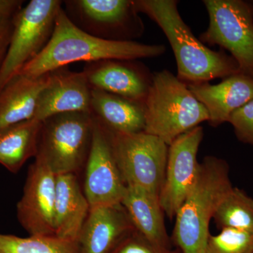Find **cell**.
<instances>
[{
  "mask_svg": "<svg viewBox=\"0 0 253 253\" xmlns=\"http://www.w3.org/2000/svg\"><path fill=\"white\" fill-rule=\"evenodd\" d=\"M166 51L162 44L108 41L92 36L73 23L61 7L49 42L18 74L38 77L80 61L89 63L107 59L154 58Z\"/></svg>",
  "mask_w": 253,
  "mask_h": 253,
  "instance_id": "obj_1",
  "label": "cell"
},
{
  "mask_svg": "<svg viewBox=\"0 0 253 253\" xmlns=\"http://www.w3.org/2000/svg\"><path fill=\"white\" fill-rule=\"evenodd\" d=\"M138 13L147 15L161 28L175 56L177 76L186 84L209 83L239 73L231 55L205 45L193 34L178 11L176 0H135Z\"/></svg>",
  "mask_w": 253,
  "mask_h": 253,
  "instance_id": "obj_2",
  "label": "cell"
},
{
  "mask_svg": "<svg viewBox=\"0 0 253 253\" xmlns=\"http://www.w3.org/2000/svg\"><path fill=\"white\" fill-rule=\"evenodd\" d=\"M233 187L226 161L209 156L200 163L194 185L174 218L172 242L181 253H204L211 221Z\"/></svg>",
  "mask_w": 253,
  "mask_h": 253,
  "instance_id": "obj_3",
  "label": "cell"
},
{
  "mask_svg": "<svg viewBox=\"0 0 253 253\" xmlns=\"http://www.w3.org/2000/svg\"><path fill=\"white\" fill-rule=\"evenodd\" d=\"M144 106V131L160 138L168 146L181 134L208 121L204 105L185 83L168 70L154 73Z\"/></svg>",
  "mask_w": 253,
  "mask_h": 253,
  "instance_id": "obj_4",
  "label": "cell"
},
{
  "mask_svg": "<svg viewBox=\"0 0 253 253\" xmlns=\"http://www.w3.org/2000/svg\"><path fill=\"white\" fill-rule=\"evenodd\" d=\"M94 123L90 112L62 113L44 120L36 159L56 175L77 174L90 151Z\"/></svg>",
  "mask_w": 253,
  "mask_h": 253,
  "instance_id": "obj_5",
  "label": "cell"
},
{
  "mask_svg": "<svg viewBox=\"0 0 253 253\" xmlns=\"http://www.w3.org/2000/svg\"><path fill=\"white\" fill-rule=\"evenodd\" d=\"M62 1L32 0L12 18L9 47L0 68V91L48 44Z\"/></svg>",
  "mask_w": 253,
  "mask_h": 253,
  "instance_id": "obj_6",
  "label": "cell"
},
{
  "mask_svg": "<svg viewBox=\"0 0 253 253\" xmlns=\"http://www.w3.org/2000/svg\"><path fill=\"white\" fill-rule=\"evenodd\" d=\"M209 16L208 29L199 40L231 53L239 73L253 79V10L248 1L204 0Z\"/></svg>",
  "mask_w": 253,
  "mask_h": 253,
  "instance_id": "obj_7",
  "label": "cell"
},
{
  "mask_svg": "<svg viewBox=\"0 0 253 253\" xmlns=\"http://www.w3.org/2000/svg\"><path fill=\"white\" fill-rule=\"evenodd\" d=\"M109 132L113 156L126 186L141 188L159 197L169 146L145 131Z\"/></svg>",
  "mask_w": 253,
  "mask_h": 253,
  "instance_id": "obj_8",
  "label": "cell"
},
{
  "mask_svg": "<svg viewBox=\"0 0 253 253\" xmlns=\"http://www.w3.org/2000/svg\"><path fill=\"white\" fill-rule=\"evenodd\" d=\"M83 31L101 39L133 41L144 23L131 0H71L65 3Z\"/></svg>",
  "mask_w": 253,
  "mask_h": 253,
  "instance_id": "obj_9",
  "label": "cell"
},
{
  "mask_svg": "<svg viewBox=\"0 0 253 253\" xmlns=\"http://www.w3.org/2000/svg\"><path fill=\"white\" fill-rule=\"evenodd\" d=\"M204 128L197 126L176 138L168 149L164 181L159 202L165 215L174 219L199 172L197 156L204 139Z\"/></svg>",
  "mask_w": 253,
  "mask_h": 253,
  "instance_id": "obj_10",
  "label": "cell"
},
{
  "mask_svg": "<svg viewBox=\"0 0 253 253\" xmlns=\"http://www.w3.org/2000/svg\"><path fill=\"white\" fill-rule=\"evenodd\" d=\"M83 191L91 208L121 204L126 184L113 156L109 130L94 118Z\"/></svg>",
  "mask_w": 253,
  "mask_h": 253,
  "instance_id": "obj_11",
  "label": "cell"
},
{
  "mask_svg": "<svg viewBox=\"0 0 253 253\" xmlns=\"http://www.w3.org/2000/svg\"><path fill=\"white\" fill-rule=\"evenodd\" d=\"M56 175L36 159L28 169L22 197L16 206L17 218L30 236H55Z\"/></svg>",
  "mask_w": 253,
  "mask_h": 253,
  "instance_id": "obj_12",
  "label": "cell"
},
{
  "mask_svg": "<svg viewBox=\"0 0 253 253\" xmlns=\"http://www.w3.org/2000/svg\"><path fill=\"white\" fill-rule=\"evenodd\" d=\"M91 89L144 104L154 73L136 60L107 59L89 63L83 70Z\"/></svg>",
  "mask_w": 253,
  "mask_h": 253,
  "instance_id": "obj_13",
  "label": "cell"
},
{
  "mask_svg": "<svg viewBox=\"0 0 253 253\" xmlns=\"http://www.w3.org/2000/svg\"><path fill=\"white\" fill-rule=\"evenodd\" d=\"M91 87L83 71L64 68L52 71V77L42 91L33 119L42 122L55 115L90 112Z\"/></svg>",
  "mask_w": 253,
  "mask_h": 253,
  "instance_id": "obj_14",
  "label": "cell"
},
{
  "mask_svg": "<svg viewBox=\"0 0 253 253\" xmlns=\"http://www.w3.org/2000/svg\"><path fill=\"white\" fill-rule=\"evenodd\" d=\"M136 230L122 205L91 208L78 244L80 253H112Z\"/></svg>",
  "mask_w": 253,
  "mask_h": 253,
  "instance_id": "obj_15",
  "label": "cell"
},
{
  "mask_svg": "<svg viewBox=\"0 0 253 253\" xmlns=\"http://www.w3.org/2000/svg\"><path fill=\"white\" fill-rule=\"evenodd\" d=\"M208 113V123L213 127L228 123L231 115L253 99V79L236 73L217 84L209 83L187 84Z\"/></svg>",
  "mask_w": 253,
  "mask_h": 253,
  "instance_id": "obj_16",
  "label": "cell"
},
{
  "mask_svg": "<svg viewBox=\"0 0 253 253\" xmlns=\"http://www.w3.org/2000/svg\"><path fill=\"white\" fill-rule=\"evenodd\" d=\"M52 72L38 77L18 74L0 91V133L11 126L33 119L42 91Z\"/></svg>",
  "mask_w": 253,
  "mask_h": 253,
  "instance_id": "obj_17",
  "label": "cell"
},
{
  "mask_svg": "<svg viewBox=\"0 0 253 253\" xmlns=\"http://www.w3.org/2000/svg\"><path fill=\"white\" fill-rule=\"evenodd\" d=\"M90 206L76 174L56 175L54 233L59 239L78 242Z\"/></svg>",
  "mask_w": 253,
  "mask_h": 253,
  "instance_id": "obj_18",
  "label": "cell"
},
{
  "mask_svg": "<svg viewBox=\"0 0 253 253\" xmlns=\"http://www.w3.org/2000/svg\"><path fill=\"white\" fill-rule=\"evenodd\" d=\"M121 205L139 234L156 246L172 249L158 196L141 188L126 186Z\"/></svg>",
  "mask_w": 253,
  "mask_h": 253,
  "instance_id": "obj_19",
  "label": "cell"
},
{
  "mask_svg": "<svg viewBox=\"0 0 253 253\" xmlns=\"http://www.w3.org/2000/svg\"><path fill=\"white\" fill-rule=\"evenodd\" d=\"M90 113L111 132L130 134L144 131V104L122 96L91 89Z\"/></svg>",
  "mask_w": 253,
  "mask_h": 253,
  "instance_id": "obj_20",
  "label": "cell"
},
{
  "mask_svg": "<svg viewBox=\"0 0 253 253\" xmlns=\"http://www.w3.org/2000/svg\"><path fill=\"white\" fill-rule=\"evenodd\" d=\"M42 127L37 120L18 123L0 133V164L17 173L30 158L36 157Z\"/></svg>",
  "mask_w": 253,
  "mask_h": 253,
  "instance_id": "obj_21",
  "label": "cell"
},
{
  "mask_svg": "<svg viewBox=\"0 0 253 253\" xmlns=\"http://www.w3.org/2000/svg\"><path fill=\"white\" fill-rule=\"evenodd\" d=\"M213 219L219 229L231 228L253 234V198L233 187L221 201Z\"/></svg>",
  "mask_w": 253,
  "mask_h": 253,
  "instance_id": "obj_22",
  "label": "cell"
},
{
  "mask_svg": "<svg viewBox=\"0 0 253 253\" xmlns=\"http://www.w3.org/2000/svg\"><path fill=\"white\" fill-rule=\"evenodd\" d=\"M0 253H80L76 241L56 236L22 238L0 233Z\"/></svg>",
  "mask_w": 253,
  "mask_h": 253,
  "instance_id": "obj_23",
  "label": "cell"
},
{
  "mask_svg": "<svg viewBox=\"0 0 253 253\" xmlns=\"http://www.w3.org/2000/svg\"><path fill=\"white\" fill-rule=\"evenodd\" d=\"M204 253H253V234L224 228L217 235L210 236Z\"/></svg>",
  "mask_w": 253,
  "mask_h": 253,
  "instance_id": "obj_24",
  "label": "cell"
},
{
  "mask_svg": "<svg viewBox=\"0 0 253 253\" xmlns=\"http://www.w3.org/2000/svg\"><path fill=\"white\" fill-rule=\"evenodd\" d=\"M228 123L232 126L240 141L253 146V99L236 110Z\"/></svg>",
  "mask_w": 253,
  "mask_h": 253,
  "instance_id": "obj_25",
  "label": "cell"
},
{
  "mask_svg": "<svg viewBox=\"0 0 253 253\" xmlns=\"http://www.w3.org/2000/svg\"><path fill=\"white\" fill-rule=\"evenodd\" d=\"M112 253H181L177 249H165L153 244L134 230L118 245Z\"/></svg>",
  "mask_w": 253,
  "mask_h": 253,
  "instance_id": "obj_26",
  "label": "cell"
},
{
  "mask_svg": "<svg viewBox=\"0 0 253 253\" xmlns=\"http://www.w3.org/2000/svg\"><path fill=\"white\" fill-rule=\"evenodd\" d=\"M12 18L0 20V68L4 61L9 45L12 33Z\"/></svg>",
  "mask_w": 253,
  "mask_h": 253,
  "instance_id": "obj_27",
  "label": "cell"
},
{
  "mask_svg": "<svg viewBox=\"0 0 253 253\" xmlns=\"http://www.w3.org/2000/svg\"><path fill=\"white\" fill-rule=\"evenodd\" d=\"M23 1L0 0V20L10 19L22 8Z\"/></svg>",
  "mask_w": 253,
  "mask_h": 253,
  "instance_id": "obj_28",
  "label": "cell"
},
{
  "mask_svg": "<svg viewBox=\"0 0 253 253\" xmlns=\"http://www.w3.org/2000/svg\"><path fill=\"white\" fill-rule=\"evenodd\" d=\"M248 2L249 3V4L251 5V7L253 10V1H248Z\"/></svg>",
  "mask_w": 253,
  "mask_h": 253,
  "instance_id": "obj_29",
  "label": "cell"
}]
</instances>
